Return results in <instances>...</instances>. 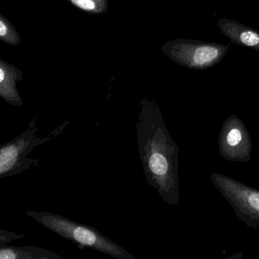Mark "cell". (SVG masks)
<instances>
[{"label":"cell","mask_w":259,"mask_h":259,"mask_svg":"<svg viewBox=\"0 0 259 259\" xmlns=\"http://www.w3.org/2000/svg\"><path fill=\"white\" fill-rule=\"evenodd\" d=\"M0 259H63L51 250L37 246L0 247Z\"/></svg>","instance_id":"cell-9"},{"label":"cell","mask_w":259,"mask_h":259,"mask_svg":"<svg viewBox=\"0 0 259 259\" xmlns=\"http://www.w3.org/2000/svg\"><path fill=\"white\" fill-rule=\"evenodd\" d=\"M242 254H243V253H241V254H239V253H238V254H236V255L231 256V257H229V258L240 259L241 257H242Z\"/></svg>","instance_id":"cell-13"},{"label":"cell","mask_w":259,"mask_h":259,"mask_svg":"<svg viewBox=\"0 0 259 259\" xmlns=\"http://www.w3.org/2000/svg\"><path fill=\"white\" fill-rule=\"evenodd\" d=\"M25 236L22 233H15L13 231H8V230L1 229L0 230V247L7 245L9 242L12 241L18 240V239H22Z\"/></svg>","instance_id":"cell-12"},{"label":"cell","mask_w":259,"mask_h":259,"mask_svg":"<svg viewBox=\"0 0 259 259\" xmlns=\"http://www.w3.org/2000/svg\"><path fill=\"white\" fill-rule=\"evenodd\" d=\"M139 158L147 183L171 205L180 202L179 152L155 101L145 98L136 122Z\"/></svg>","instance_id":"cell-1"},{"label":"cell","mask_w":259,"mask_h":259,"mask_svg":"<svg viewBox=\"0 0 259 259\" xmlns=\"http://www.w3.org/2000/svg\"><path fill=\"white\" fill-rule=\"evenodd\" d=\"M0 40L10 46H19L22 42L19 31L2 13H0Z\"/></svg>","instance_id":"cell-11"},{"label":"cell","mask_w":259,"mask_h":259,"mask_svg":"<svg viewBox=\"0 0 259 259\" xmlns=\"http://www.w3.org/2000/svg\"><path fill=\"white\" fill-rule=\"evenodd\" d=\"M218 25L222 34L232 44L259 52V31L257 30L229 19H219Z\"/></svg>","instance_id":"cell-7"},{"label":"cell","mask_w":259,"mask_h":259,"mask_svg":"<svg viewBox=\"0 0 259 259\" xmlns=\"http://www.w3.org/2000/svg\"><path fill=\"white\" fill-rule=\"evenodd\" d=\"M37 117L29 123V126L18 137L0 147V179L19 175L38 166L37 159L29 158L28 156L39 145L56 139L64 131L69 124L65 121L62 125L54 128L45 137H37L38 125Z\"/></svg>","instance_id":"cell-3"},{"label":"cell","mask_w":259,"mask_h":259,"mask_svg":"<svg viewBox=\"0 0 259 259\" xmlns=\"http://www.w3.org/2000/svg\"><path fill=\"white\" fill-rule=\"evenodd\" d=\"M210 178L236 217L248 227L259 228L258 189L218 172H212Z\"/></svg>","instance_id":"cell-5"},{"label":"cell","mask_w":259,"mask_h":259,"mask_svg":"<svg viewBox=\"0 0 259 259\" xmlns=\"http://www.w3.org/2000/svg\"><path fill=\"white\" fill-rule=\"evenodd\" d=\"M218 148L220 155L227 161L245 163L251 160V136L242 119L236 115H230L222 124Z\"/></svg>","instance_id":"cell-6"},{"label":"cell","mask_w":259,"mask_h":259,"mask_svg":"<svg viewBox=\"0 0 259 259\" xmlns=\"http://www.w3.org/2000/svg\"><path fill=\"white\" fill-rule=\"evenodd\" d=\"M24 72L13 65L0 59V97L14 107L24 105L17 89V83L23 79Z\"/></svg>","instance_id":"cell-8"},{"label":"cell","mask_w":259,"mask_h":259,"mask_svg":"<svg viewBox=\"0 0 259 259\" xmlns=\"http://www.w3.org/2000/svg\"><path fill=\"white\" fill-rule=\"evenodd\" d=\"M26 214L45 228L77 244L80 248H91L117 259H136L98 229L77 223L66 217L45 211L27 210Z\"/></svg>","instance_id":"cell-2"},{"label":"cell","mask_w":259,"mask_h":259,"mask_svg":"<svg viewBox=\"0 0 259 259\" xmlns=\"http://www.w3.org/2000/svg\"><path fill=\"white\" fill-rule=\"evenodd\" d=\"M72 7L89 15L105 14L110 0H66Z\"/></svg>","instance_id":"cell-10"},{"label":"cell","mask_w":259,"mask_h":259,"mask_svg":"<svg viewBox=\"0 0 259 259\" xmlns=\"http://www.w3.org/2000/svg\"><path fill=\"white\" fill-rule=\"evenodd\" d=\"M230 45L199 40L177 38L162 46L161 51L174 63L192 70H205L219 64Z\"/></svg>","instance_id":"cell-4"}]
</instances>
